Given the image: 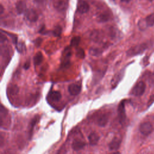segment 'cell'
Instances as JSON below:
<instances>
[{
    "label": "cell",
    "mask_w": 154,
    "mask_h": 154,
    "mask_svg": "<svg viewBox=\"0 0 154 154\" xmlns=\"http://www.w3.org/2000/svg\"><path fill=\"white\" fill-rule=\"evenodd\" d=\"M147 48V45L146 43L139 44L129 49L126 52V54L129 57L135 56V55L141 54Z\"/></svg>",
    "instance_id": "1"
},
{
    "label": "cell",
    "mask_w": 154,
    "mask_h": 154,
    "mask_svg": "<svg viewBox=\"0 0 154 154\" xmlns=\"http://www.w3.org/2000/svg\"><path fill=\"white\" fill-rule=\"evenodd\" d=\"M7 39L6 38V37L3 34V33H1V35H0V41L1 43H2L3 42H4L5 41H7Z\"/></svg>",
    "instance_id": "30"
},
{
    "label": "cell",
    "mask_w": 154,
    "mask_h": 154,
    "mask_svg": "<svg viewBox=\"0 0 154 154\" xmlns=\"http://www.w3.org/2000/svg\"><path fill=\"white\" fill-rule=\"evenodd\" d=\"M147 26H152L154 25V13L147 16L145 19Z\"/></svg>",
    "instance_id": "20"
},
{
    "label": "cell",
    "mask_w": 154,
    "mask_h": 154,
    "mask_svg": "<svg viewBox=\"0 0 154 154\" xmlns=\"http://www.w3.org/2000/svg\"><path fill=\"white\" fill-rule=\"evenodd\" d=\"M4 32H5V31H4ZM6 32L7 34L9 37H10V38H11V40H12V42H13V43L14 44L16 45V44L17 43V36H16V35H14V34H11V33L7 32Z\"/></svg>",
    "instance_id": "27"
},
{
    "label": "cell",
    "mask_w": 154,
    "mask_h": 154,
    "mask_svg": "<svg viewBox=\"0 0 154 154\" xmlns=\"http://www.w3.org/2000/svg\"><path fill=\"white\" fill-rule=\"evenodd\" d=\"M72 55L71 49L70 48H66L63 52V58L62 61V66L67 67L70 64V58Z\"/></svg>",
    "instance_id": "7"
},
{
    "label": "cell",
    "mask_w": 154,
    "mask_h": 154,
    "mask_svg": "<svg viewBox=\"0 0 154 154\" xmlns=\"http://www.w3.org/2000/svg\"><path fill=\"white\" fill-rule=\"evenodd\" d=\"M102 51L97 48H91L89 50V54L93 56H99L102 54Z\"/></svg>",
    "instance_id": "22"
},
{
    "label": "cell",
    "mask_w": 154,
    "mask_h": 154,
    "mask_svg": "<svg viewBox=\"0 0 154 154\" xmlns=\"http://www.w3.org/2000/svg\"><path fill=\"white\" fill-rule=\"evenodd\" d=\"M85 146V143L79 140H75L73 141L72 144V149L75 151H78L82 149Z\"/></svg>",
    "instance_id": "12"
},
{
    "label": "cell",
    "mask_w": 154,
    "mask_h": 154,
    "mask_svg": "<svg viewBox=\"0 0 154 154\" xmlns=\"http://www.w3.org/2000/svg\"><path fill=\"white\" fill-rule=\"evenodd\" d=\"M88 138L90 144L92 146H94L98 143L100 137L96 132H92L88 135Z\"/></svg>",
    "instance_id": "14"
},
{
    "label": "cell",
    "mask_w": 154,
    "mask_h": 154,
    "mask_svg": "<svg viewBox=\"0 0 154 154\" xmlns=\"http://www.w3.org/2000/svg\"><path fill=\"white\" fill-rule=\"evenodd\" d=\"M4 10V8L3 5H2V4H1V5H0V13H1V14H2V13H3Z\"/></svg>",
    "instance_id": "34"
},
{
    "label": "cell",
    "mask_w": 154,
    "mask_h": 154,
    "mask_svg": "<svg viewBox=\"0 0 154 154\" xmlns=\"http://www.w3.org/2000/svg\"><path fill=\"white\" fill-rule=\"evenodd\" d=\"M16 9L18 14H21L26 11V4L22 1H19L16 3Z\"/></svg>",
    "instance_id": "13"
},
{
    "label": "cell",
    "mask_w": 154,
    "mask_h": 154,
    "mask_svg": "<svg viewBox=\"0 0 154 154\" xmlns=\"http://www.w3.org/2000/svg\"><path fill=\"white\" fill-rule=\"evenodd\" d=\"M25 16L28 20L31 22H36L38 18L37 13L33 9H28L25 12Z\"/></svg>",
    "instance_id": "5"
},
{
    "label": "cell",
    "mask_w": 154,
    "mask_h": 154,
    "mask_svg": "<svg viewBox=\"0 0 154 154\" xmlns=\"http://www.w3.org/2000/svg\"><path fill=\"white\" fill-rule=\"evenodd\" d=\"M90 38L94 42H99L101 40L102 38V35L99 31L94 30L91 32L90 34Z\"/></svg>",
    "instance_id": "16"
},
{
    "label": "cell",
    "mask_w": 154,
    "mask_h": 154,
    "mask_svg": "<svg viewBox=\"0 0 154 154\" xmlns=\"http://www.w3.org/2000/svg\"><path fill=\"white\" fill-rule=\"evenodd\" d=\"M54 7L58 11H65L68 7V0H53Z\"/></svg>",
    "instance_id": "3"
},
{
    "label": "cell",
    "mask_w": 154,
    "mask_h": 154,
    "mask_svg": "<svg viewBox=\"0 0 154 154\" xmlns=\"http://www.w3.org/2000/svg\"><path fill=\"white\" fill-rule=\"evenodd\" d=\"M18 88L14 85V86H13L11 87H10V88L9 89V91L10 93L11 94H16L17 92H18Z\"/></svg>",
    "instance_id": "28"
},
{
    "label": "cell",
    "mask_w": 154,
    "mask_h": 154,
    "mask_svg": "<svg viewBox=\"0 0 154 154\" xmlns=\"http://www.w3.org/2000/svg\"><path fill=\"white\" fill-rule=\"evenodd\" d=\"M45 25H42V27L40 28V30H39V33L40 34H45Z\"/></svg>",
    "instance_id": "31"
},
{
    "label": "cell",
    "mask_w": 154,
    "mask_h": 154,
    "mask_svg": "<svg viewBox=\"0 0 154 154\" xmlns=\"http://www.w3.org/2000/svg\"><path fill=\"white\" fill-rule=\"evenodd\" d=\"M29 66H30V62H29V61H27L24 64L23 67L25 68V69H28L29 67Z\"/></svg>",
    "instance_id": "33"
},
{
    "label": "cell",
    "mask_w": 154,
    "mask_h": 154,
    "mask_svg": "<svg viewBox=\"0 0 154 154\" xmlns=\"http://www.w3.org/2000/svg\"><path fill=\"white\" fill-rule=\"evenodd\" d=\"M149 1H152V0H149Z\"/></svg>",
    "instance_id": "37"
},
{
    "label": "cell",
    "mask_w": 154,
    "mask_h": 154,
    "mask_svg": "<svg viewBox=\"0 0 154 154\" xmlns=\"http://www.w3.org/2000/svg\"><path fill=\"white\" fill-rule=\"evenodd\" d=\"M122 1H123V2H129L131 0H121Z\"/></svg>",
    "instance_id": "36"
},
{
    "label": "cell",
    "mask_w": 154,
    "mask_h": 154,
    "mask_svg": "<svg viewBox=\"0 0 154 154\" xmlns=\"http://www.w3.org/2000/svg\"><path fill=\"white\" fill-rule=\"evenodd\" d=\"M90 6L84 0H79L78 3L77 10L81 14H84L89 10Z\"/></svg>",
    "instance_id": "9"
},
{
    "label": "cell",
    "mask_w": 154,
    "mask_h": 154,
    "mask_svg": "<svg viewBox=\"0 0 154 154\" xmlns=\"http://www.w3.org/2000/svg\"><path fill=\"white\" fill-rule=\"evenodd\" d=\"M47 0H34V2L38 4H44Z\"/></svg>",
    "instance_id": "32"
},
{
    "label": "cell",
    "mask_w": 154,
    "mask_h": 154,
    "mask_svg": "<svg viewBox=\"0 0 154 154\" xmlns=\"http://www.w3.org/2000/svg\"><path fill=\"white\" fill-rule=\"evenodd\" d=\"M138 25L139 28H140V29H141V30L145 29V28L147 26V23H146V20H140V21L138 22Z\"/></svg>",
    "instance_id": "26"
},
{
    "label": "cell",
    "mask_w": 154,
    "mask_h": 154,
    "mask_svg": "<svg viewBox=\"0 0 154 154\" xmlns=\"http://www.w3.org/2000/svg\"><path fill=\"white\" fill-rule=\"evenodd\" d=\"M38 116H35V117H34L32 119V120H31V122H30V124H29V138H31V136H32V131H33V128H34V127L35 126V124L37 123V121L38 120Z\"/></svg>",
    "instance_id": "18"
},
{
    "label": "cell",
    "mask_w": 154,
    "mask_h": 154,
    "mask_svg": "<svg viewBox=\"0 0 154 154\" xmlns=\"http://www.w3.org/2000/svg\"><path fill=\"white\" fill-rule=\"evenodd\" d=\"M16 48L18 52L19 53H23L26 50V46L23 42H17L16 44Z\"/></svg>",
    "instance_id": "21"
},
{
    "label": "cell",
    "mask_w": 154,
    "mask_h": 154,
    "mask_svg": "<svg viewBox=\"0 0 154 154\" xmlns=\"http://www.w3.org/2000/svg\"><path fill=\"white\" fill-rule=\"evenodd\" d=\"M43 57L42 54L40 52H37L34 57V64L37 66V65H40L42 62L43 61Z\"/></svg>",
    "instance_id": "19"
},
{
    "label": "cell",
    "mask_w": 154,
    "mask_h": 154,
    "mask_svg": "<svg viewBox=\"0 0 154 154\" xmlns=\"http://www.w3.org/2000/svg\"><path fill=\"white\" fill-rule=\"evenodd\" d=\"M61 32H62V28H61L60 26H59V25L56 26L54 28V29H53V31H52V34H53V35H54V36H56V37L60 36V35H61Z\"/></svg>",
    "instance_id": "24"
},
{
    "label": "cell",
    "mask_w": 154,
    "mask_h": 154,
    "mask_svg": "<svg viewBox=\"0 0 154 154\" xmlns=\"http://www.w3.org/2000/svg\"><path fill=\"white\" fill-rule=\"evenodd\" d=\"M139 129L142 134L144 135H148L152 132L153 127L150 122H146L140 125Z\"/></svg>",
    "instance_id": "4"
},
{
    "label": "cell",
    "mask_w": 154,
    "mask_h": 154,
    "mask_svg": "<svg viewBox=\"0 0 154 154\" xmlns=\"http://www.w3.org/2000/svg\"><path fill=\"white\" fill-rule=\"evenodd\" d=\"M146 89V84L143 81H140L136 84L132 89V93L136 96H140L144 93Z\"/></svg>",
    "instance_id": "2"
},
{
    "label": "cell",
    "mask_w": 154,
    "mask_h": 154,
    "mask_svg": "<svg viewBox=\"0 0 154 154\" xmlns=\"http://www.w3.org/2000/svg\"><path fill=\"white\" fill-rule=\"evenodd\" d=\"M81 91V85L78 84H70L68 87L69 93L73 96L78 95Z\"/></svg>",
    "instance_id": "8"
},
{
    "label": "cell",
    "mask_w": 154,
    "mask_h": 154,
    "mask_svg": "<svg viewBox=\"0 0 154 154\" xmlns=\"http://www.w3.org/2000/svg\"><path fill=\"white\" fill-rule=\"evenodd\" d=\"M110 154H120V153L119 152H114Z\"/></svg>",
    "instance_id": "35"
},
{
    "label": "cell",
    "mask_w": 154,
    "mask_h": 154,
    "mask_svg": "<svg viewBox=\"0 0 154 154\" xmlns=\"http://www.w3.org/2000/svg\"><path fill=\"white\" fill-rule=\"evenodd\" d=\"M118 117L119 122L120 123H123L126 119V114H125V101H122L120 103L118 107Z\"/></svg>",
    "instance_id": "6"
},
{
    "label": "cell",
    "mask_w": 154,
    "mask_h": 154,
    "mask_svg": "<svg viewBox=\"0 0 154 154\" xmlns=\"http://www.w3.org/2000/svg\"><path fill=\"white\" fill-rule=\"evenodd\" d=\"M49 97H50V98L52 100L55 101V102H57V101H59L61 99V94L60 92L58 91H52L50 93Z\"/></svg>",
    "instance_id": "17"
},
{
    "label": "cell",
    "mask_w": 154,
    "mask_h": 154,
    "mask_svg": "<svg viewBox=\"0 0 154 154\" xmlns=\"http://www.w3.org/2000/svg\"><path fill=\"white\" fill-rule=\"evenodd\" d=\"M109 117L106 114H103L100 116L97 120V124L100 127H104L108 123Z\"/></svg>",
    "instance_id": "11"
},
{
    "label": "cell",
    "mask_w": 154,
    "mask_h": 154,
    "mask_svg": "<svg viewBox=\"0 0 154 154\" xmlns=\"http://www.w3.org/2000/svg\"><path fill=\"white\" fill-rule=\"evenodd\" d=\"M76 55L77 57L82 59L84 58L85 57V52L83 49L82 48H78L76 50Z\"/></svg>",
    "instance_id": "25"
},
{
    "label": "cell",
    "mask_w": 154,
    "mask_h": 154,
    "mask_svg": "<svg viewBox=\"0 0 154 154\" xmlns=\"http://www.w3.org/2000/svg\"><path fill=\"white\" fill-rule=\"evenodd\" d=\"M42 42V39L41 38H37L34 41V44H35V46L38 47L40 46Z\"/></svg>",
    "instance_id": "29"
},
{
    "label": "cell",
    "mask_w": 154,
    "mask_h": 154,
    "mask_svg": "<svg viewBox=\"0 0 154 154\" xmlns=\"http://www.w3.org/2000/svg\"><path fill=\"white\" fill-rule=\"evenodd\" d=\"M111 14L109 11H104L99 13L97 16V20L99 22H105L111 19Z\"/></svg>",
    "instance_id": "10"
},
{
    "label": "cell",
    "mask_w": 154,
    "mask_h": 154,
    "mask_svg": "<svg viewBox=\"0 0 154 154\" xmlns=\"http://www.w3.org/2000/svg\"><path fill=\"white\" fill-rule=\"evenodd\" d=\"M121 144V140L119 138H114L109 144V149L111 150H117Z\"/></svg>",
    "instance_id": "15"
},
{
    "label": "cell",
    "mask_w": 154,
    "mask_h": 154,
    "mask_svg": "<svg viewBox=\"0 0 154 154\" xmlns=\"http://www.w3.org/2000/svg\"><path fill=\"white\" fill-rule=\"evenodd\" d=\"M80 41H81V37L79 36H75L71 39L70 45L73 47H76L79 45Z\"/></svg>",
    "instance_id": "23"
}]
</instances>
